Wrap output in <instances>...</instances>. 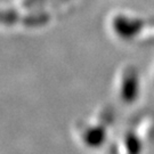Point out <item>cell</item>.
<instances>
[{
    "mask_svg": "<svg viewBox=\"0 0 154 154\" xmlns=\"http://www.w3.org/2000/svg\"><path fill=\"white\" fill-rule=\"evenodd\" d=\"M143 25L144 23L142 20L126 16V15H119L114 17L112 23L114 33L123 40H130L138 35V33L143 29Z\"/></svg>",
    "mask_w": 154,
    "mask_h": 154,
    "instance_id": "cell-1",
    "label": "cell"
},
{
    "mask_svg": "<svg viewBox=\"0 0 154 154\" xmlns=\"http://www.w3.org/2000/svg\"><path fill=\"white\" fill-rule=\"evenodd\" d=\"M139 93V79L138 73L135 69L127 70L122 78L120 86V95L126 103H134L138 97Z\"/></svg>",
    "mask_w": 154,
    "mask_h": 154,
    "instance_id": "cell-2",
    "label": "cell"
},
{
    "mask_svg": "<svg viewBox=\"0 0 154 154\" xmlns=\"http://www.w3.org/2000/svg\"><path fill=\"white\" fill-rule=\"evenodd\" d=\"M83 143L90 149H98L106 140V130L102 126H93L88 128L82 135Z\"/></svg>",
    "mask_w": 154,
    "mask_h": 154,
    "instance_id": "cell-3",
    "label": "cell"
},
{
    "mask_svg": "<svg viewBox=\"0 0 154 154\" xmlns=\"http://www.w3.org/2000/svg\"><path fill=\"white\" fill-rule=\"evenodd\" d=\"M127 147V152L128 154H140L142 153V143L139 140V138L134 135V134H129L126 137L125 140Z\"/></svg>",
    "mask_w": 154,
    "mask_h": 154,
    "instance_id": "cell-4",
    "label": "cell"
}]
</instances>
